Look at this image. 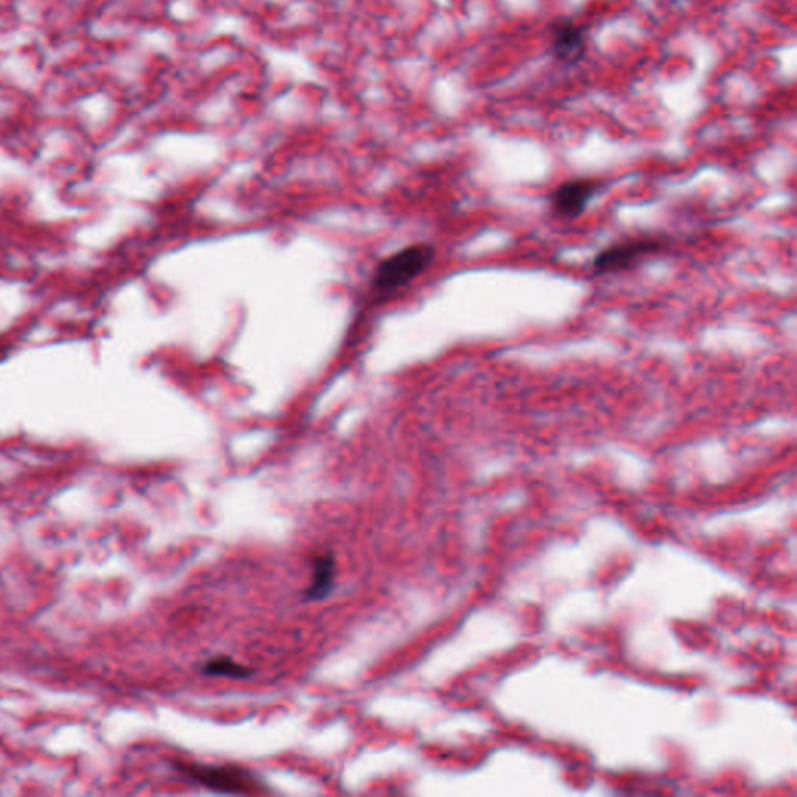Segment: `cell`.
I'll list each match as a JSON object with an SVG mask.
<instances>
[{
    "label": "cell",
    "instance_id": "6da1fadb",
    "mask_svg": "<svg viewBox=\"0 0 797 797\" xmlns=\"http://www.w3.org/2000/svg\"><path fill=\"white\" fill-rule=\"evenodd\" d=\"M178 771L192 783L222 794L267 793L265 783L250 769L239 765L178 763Z\"/></svg>",
    "mask_w": 797,
    "mask_h": 797
},
{
    "label": "cell",
    "instance_id": "7a4b0ae2",
    "mask_svg": "<svg viewBox=\"0 0 797 797\" xmlns=\"http://www.w3.org/2000/svg\"><path fill=\"white\" fill-rule=\"evenodd\" d=\"M670 243L671 240L664 236H639L614 243L594 257L590 270L595 276L634 270L643 260L667 250Z\"/></svg>",
    "mask_w": 797,
    "mask_h": 797
},
{
    "label": "cell",
    "instance_id": "3957f363",
    "mask_svg": "<svg viewBox=\"0 0 797 797\" xmlns=\"http://www.w3.org/2000/svg\"><path fill=\"white\" fill-rule=\"evenodd\" d=\"M433 254V246L427 243H418L397 251L377 267L373 278L374 288L379 292H391L408 284L429 267Z\"/></svg>",
    "mask_w": 797,
    "mask_h": 797
},
{
    "label": "cell",
    "instance_id": "277c9868",
    "mask_svg": "<svg viewBox=\"0 0 797 797\" xmlns=\"http://www.w3.org/2000/svg\"><path fill=\"white\" fill-rule=\"evenodd\" d=\"M603 186V181L586 176L559 184L550 195L552 214L564 220L581 217L589 208L590 201L600 194Z\"/></svg>",
    "mask_w": 797,
    "mask_h": 797
},
{
    "label": "cell",
    "instance_id": "5b68a950",
    "mask_svg": "<svg viewBox=\"0 0 797 797\" xmlns=\"http://www.w3.org/2000/svg\"><path fill=\"white\" fill-rule=\"evenodd\" d=\"M550 50L559 63H578L586 53V30L572 19H559L552 25Z\"/></svg>",
    "mask_w": 797,
    "mask_h": 797
},
{
    "label": "cell",
    "instance_id": "8992f818",
    "mask_svg": "<svg viewBox=\"0 0 797 797\" xmlns=\"http://www.w3.org/2000/svg\"><path fill=\"white\" fill-rule=\"evenodd\" d=\"M337 575V562L332 553H323L316 556L312 562V578L306 590L309 600H323L331 594Z\"/></svg>",
    "mask_w": 797,
    "mask_h": 797
},
{
    "label": "cell",
    "instance_id": "52a82bcc",
    "mask_svg": "<svg viewBox=\"0 0 797 797\" xmlns=\"http://www.w3.org/2000/svg\"><path fill=\"white\" fill-rule=\"evenodd\" d=\"M201 671H203L204 675L218 676V678L243 679L253 675V671L250 668L239 664L231 657H215V659L206 662Z\"/></svg>",
    "mask_w": 797,
    "mask_h": 797
}]
</instances>
